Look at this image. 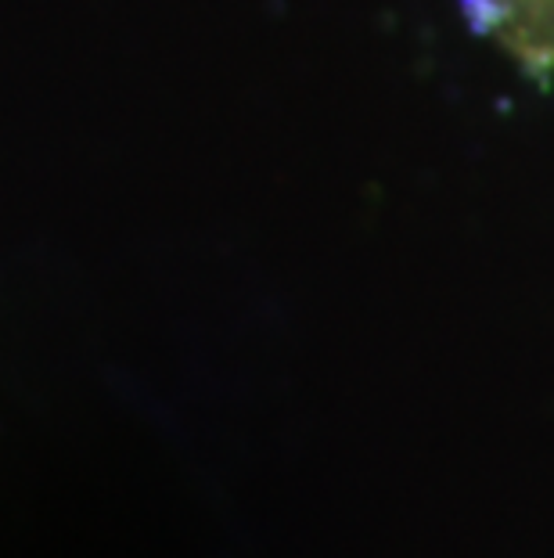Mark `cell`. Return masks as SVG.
Segmentation results:
<instances>
[{"instance_id": "cell-1", "label": "cell", "mask_w": 554, "mask_h": 558, "mask_svg": "<svg viewBox=\"0 0 554 558\" xmlns=\"http://www.w3.org/2000/svg\"><path fill=\"white\" fill-rule=\"evenodd\" d=\"M471 22L533 80L554 76V0H465Z\"/></svg>"}]
</instances>
